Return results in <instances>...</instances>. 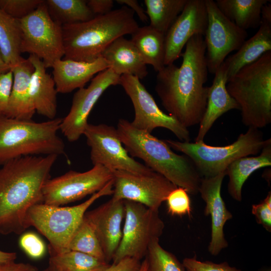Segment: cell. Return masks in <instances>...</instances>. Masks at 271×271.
Listing matches in <instances>:
<instances>
[{
    "label": "cell",
    "mask_w": 271,
    "mask_h": 271,
    "mask_svg": "<svg viewBox=\"0 0 271 271\" xmlns=\"http://www.w3.org/2000/svg\"><path fill=\"white\" fill-rule=\"evenodd\" d=\"M261 20L271 22V4L269 2L262 8Z\"/></svg>",
    "instance_id": "cell-46"
},
{
    "label": "cell",
    "mask_w": 271,
    "mask_h": 271,
    "mask_svg": "<svg viewBox=\"0 0 271 271\" xmlns=\"http://www.w3.org/2000/svg\"><path fill=\"white\" fill-rule=\"evenodd\" d=\"M113 179L83 203L68 207L38 204L28 210V227H34L48 240L49 254L69 250V245L88 208L99 198L112 195Z\"/></svg>",
    "instance_id": "cell-7"
},
{
    "label": "cell",
    "mask_w": 271,
    "mask_h": 271,
    "mask_svg": "<svg viewBox=\"0 0 271 271\" xmlns=\"http://www.w3.org/2000/svg\"><path fill=\"white\" fill-rule=\"evenodd\" d=\"M19 245L26 254L33 259H40L46 253V247L44 242L33 232L23 233L20 238Z\"/></svg>",
    "instance_id": "cell-37"
},
{
    "label": "cell",
    "mask_w": 271,
    "mask_h": 271,
    "mask_svg": "<svg viewBox=\"0 0 271 271\" xmlns=\"http://www.w3.org/2000/svg\"><path fill=\"white\" fill-rule=\"evenodd\" d=\"M0 271H39L38 268L29 263L12 261L0 263Z\"/></svg>",
    "instance_id": "cell-43"
},
{
    "label": "cell",
    "mask_w": 271,
    "mask_h": 271,
    "mask_svg": "<svg viewBox=\"0 0 271 271\" xmlns=\"http://www.w3.org/2000/svg\"><path fill=\"white\" fill-rule=\"evenodd\" d=\"M83 135L90 148V160L93 165H101L112 172L123 171L147 174L153 171L129 155L116 128L106 124L88 123Z\"/></svg>",
    "instance_id": "cell-13"
},
{
    "label": "cell",
    "mask_w": 271,
    "mask_h": 271,
    "mask_svg": "<svg viewBox=\"0 0 271 271\" xmlns=\"http://www.w3.org/2000/svg\"><path fill=\"white\" fill-rule=\"evenodd\" d=\"M124 215V200L112 197L85 214L84 217L93 229L108 263L112 260L120 243Z\"/></svg>",
    "instance_id": "cell-18"
},
{
    "label": "cell",
    "mask_w": 271,
    "mask_h": 271,
    "mask_svg": "<svg viewBox=\"0 0 271 271\" xmlns=\"http://www.w3.org/2000/svg\"><path fill=\"white\" fill-rule=\"evenodd\" d=\"M119 84L132 102L134 116L130 122L133 127L149 133L156 128H165L173 132L179 141L190 142L188 129L160 109L138 77L131 75H121Z\"/></svg>",
    "instance_id": "cell-12"
},
{
    "label": "cell",
    "mask_w": 271,
    "mask_h": 271,
    "mask_svg": "<svg viewBox=\"0 0 271 271\" xmlns=\"http://www.w3.org/2000/svg\"><path fill=\"white\" fill-rule=\"evenodd\" d=\"M165 201L168 212L171 215L191 216V201L188 193L185 189L177 187L169 194Z\"/></svg>",
    "instance_id": "cell-35"
},
{
    "label": "cell",
    "mask_w": 271,
    "mask_h": 271,
    "mask_svg": "<svg viewBox=\"0 0 271 271\" xmlns=\"http://www.w3.org/2000/svg\"><path fill=\"white\" fill-rule=\"evenodd\" d=\"M188 0H144L150 25L166 35Z\"/></svg>",
    "instance_id": "cell-30"
},
{
    "label": "cell",
    "mask_w": 271,
    "mask_h": 271,
    "mask_svg": "<svg viewBox=\"0 0 271 271\" xmlns=\"http://www.w3.org/2000/svg\"><path fill=\"white\" fill-rule=\"evenodd\" d=\"M182 264L186 271H241L230 266L227 262L216 263L210 261H201L196 256L185 258Z\"/></svg>",
    "instance_id": "cell-38"
},
{
    "label": "cell",
    "mask_w": 271,
    "mask_h": 271,
    "mask_svg": "<svg viewBox=\"0 0 271 271\" xmlns=\"http://www.w3.org/2000/svg\"><path fill=\"white\" fill-rule=\"evenodd\" d=\"M11 68L5 63L0 51V74L7 72Z\"/></svg>",
    "instance_id": "cell-47"
},
{
    "label": "cell",
    "mask_w": 271,
    "mask_h": 271,
    "mask_svg": "<svg viewBox=\"0 0 271 271\" xmlns=\"http://www.w3.org/2000/svg\"><path fill=\"white\" fill-rule=\"evenodd\" d=\"M125 221L122 237L112 261L117 263L125 258L141 261L150 245L159 240L165 227L159 210L133 201L124 200Z\"/></svg>",
    "instance_id": "cell-9"
},
{
    "label": "cell",
    "mask_w": 271,
    "mask_h": 271,
    "mask_svg": "<svg viewBox=\"0 0 271 271\" xmlns=\"http://www.w3.org/2000/svg\"><path fill=\"white\" fill-rule=\"evenodd\" d=\"M51 18L62 26L90 20L95 16L85 0H46Z\"/></svg>",
    "instance_id": "cell-31"
},
{
    "label": "cell",
    "mask_w": 271,
    "mask_h": 271,
    "mask_svg": "<svg viewBox=\"0 0 271 271\" xmlns=\"http://www.w3.org/2000/svg\"><path fill=\"white\" fill-rule=\"evenodd\" d=\"M269 0H216L221 13L239 28L246 30L259 28L262 8Z\"/></svg>",
    "instance_id": "cell-28"
},
{
    "label": "cell",
    "mask_w": 271,
    "mask_h": 271,
    "mask_svg": "<svg viewBox=\"0 0 271 271\" xmlns=\"http://www.w3.org/2000/svg\"><path fill=\"white\" fill-rule=\"evenodd\" d=\"M21 41L19 20L0 9V51L4 61L11 69L23 58L21 55Z\"/></svg>",
    "instance_id": "cell-29"
},
{
    "label": "cell",
    "mask_w": 271,
    "mask_h": 271,
    "mask_svg": "<svg viewBox=\"0 0 271 271\" xmlns=\"http://www.w3.org/2000/svg\"><path fill=\"white\" fill-rule=\"evenodd\" d=\"M116 129L131 157L141 159L147 167L185 189L188 194L199 193L202 177L189 157L176 154L165 140L136 128L126 119H119Z\"/></svg>",
    "instance_id": "cell-3"
},
{
    "label": "cell",
    "mask_w": 271,
    "mask_h": 271,
    "mask_svg": "<svg viewBox=\"0 0 271 271\" xmlns=\"http://www.w3.org/2000/svg\"><path fill=\"white\" fill-rule=\"evenodd\" d=\"M58 156H25L1 165L0 234H21L28 228L27 212L43 203V188Z\"/></svg>",
    "instance_id": "cell-2"
},
{
    "label": "cell",
    "mask_w": 271,
    "mask_h": 271,
    "mask_svg": "<svg viewBox=\"0 0 271 271\" xmlns=\"http://www.w3.org/2000/svg\"><path fill=\"white\" fill-rule=\"evenodd\" d=\"M17 257L16 252H7L0 249V263L15 261Z\"/></svg>",
    "instance_id": "cell-45"
},
{
    "label": "cell",
    "mask_w": 271,
    "mask_h": 271,
    "mask_svg": "<svg viewBox=\"0 0 271 271\" xmlns=\"http://www.w3.org/2000/svg\"><path fill=\"white\" fill-rule=\"evenodd\" d=\"M52 74L58 93H68L84 87L96 74L109 68L102 57L92 62L62 58L53 64Z\"/></svg>",
    "instance_id": "cell-20"
},
{
    "label": "cell",
    "mask_w": 271,
    "mask_h": 271,
    "mask_svg": "<svg viewBox=\"0 0 271 271\" xmlns=\"http://www.w3.org/2000/svg\"><path fill=\"white\" fill-rule=\"evenodd\" d=\"M207 23L205 0H188L165 35V65L174 63L181 56L183 48L193 36H204Z\"/></svg>",
    "instance_id": "cell-17"
},
{
    "label": "cell",
    "mask_w": 271,
    "mask_h": 271,
    "mask_svg": "<svg viewBox=\"0 0 271 271\" xmlns=\"http://www.w3.org/2000/svg\"><path fill=\"white\" fill-rule=\"evenodd\" d=\"M252 214L255 216L256 222L261 225L267 231H271V192L259 203L253 204Z\"/></svg>",
    "instance_id": "cell-39"
},
{
    "label": "cell",
    "mask_w": 271,
    "mask_h": 271,
    "mask_svg": "<svg viewBox=\"0 0 271 271\" xmlns=\"http://www.w3.org/2000/svg\"><path fill=\"white\" fill-rule=\"evenodd\" d=\"M212 85L209 87L207 104L195 142L204 139L215 121L223 114L232 109H239L236 101L226 89L228 81L227 67L223 62L214 74Z\"/></svg>",
    "instance_id": "cell-21"
},
{
    "label": "cell",
    "mask_w": 271,
    "mask_h": 271,
    "mask_svg": "<svg viewBox=\"0 0 271 271\" xmlns=\"http://www.w3.org/2000/svg\"><path fill=\"white\" fill-rule=\"evenodd\" d=\"M205 1L208 18L204 36L205 56L208 72L214 74L228 54L239 50L246 40L247 33L227 18L215 1Z\"/></svg>",
    "instance_id": "cell-14"
},
{
    "label": "cell",
    "mask_w": 271,
    "mask_h": 271,
    "mask_svg": "<svg viewBox=\"0 0 271 271\" xmlns=\"http://www.w3.org/2000/svg\"><path fill=\"white\" fill-rule=\"evenodd\" d=\"M271 51V22L261 20L257 32L246 40L233 55L224 61L228 80L244 66L252 63L266 52Z\"/></svg>",
    "instance_id": "cell-25"
},
{
    "label": "cell",
    "mask_w": 271,
    "mask_h": 271,
    "mask_svg": "<svg viewBox=\"0 0 271 271\" xmlns=\"http://www.w3.org/2000/svg\"><path fill=\"white\" fill-rule=\"evenodd\" d=\"M120 76L109 68L93 77L87 88L78 89L75 93L70 111L60 126L68 141H76L83 134L94 105L108 88L119 84Z\"/></svg>",
    "instance_id": "cell-16"
},
{
    "label": "cell",
    "mask_w": 271,
    "mask_h": 271,
    "mask_svg": "<svg viewBox=\"0 0 271 271\" xmlns=\"http://www.w3.org/2000/svg\"><path fill=\"white\" fill-rule=\"evenodd\" d=\"M113 174L112 198L138 202L153 210H159L169 194L177 187L154 171L139 174L115 171Z\"/></svg>",
    "instance_id": "cell-15"
},
{
    "label": "cell",
    "mask_w": 271,
    "mask_h": 271,
    "mask_svg": "<svg viewBox=\"0 0 271 271\" xmlns=\"http://www.w3.org/2000/svg\"><path fill=\"white\" fill-rule=\"evenodd\" d=\"M117 75H131L140 80L148 74L147 65L137 49L129 40L120 37L114 40L101 55Z\"/></svg>",
    "instance_id": "cell-24"
},
{
    "label": "cell",
    "mask_w": 271,
    "mask_h": 271,
    "mask_svg": "<svg viewBox=\"0 0 271 271\" xmlns=\"http://www.w3.org/2000/svg\"><path fill=\"white\" fill-rule=\"evenodd\" d=\"M86 2L95 16L103 15L111 11L114 3L112 0H88Z\"/></svg>",
    "instance_id": "cell-42"
},
{
    "label": "cell",
    "mask_w": 271,
    "mask_h": 271,
    "mask_svg": "<svg viewBox=\"0 0 271 271\" xmlns=\"http://www.w3.org/2000/svg\"><path fill=\"white\" fill-rule=\"evenodd\" d=\"M141 261L132 258H125L117 263H112L103 271H139ZM42 271H62L49 262L48 265Z\"/></svg>",
    "instance_id": "cell-41"
},
{
    "label": "cell",
    "mask_w": 271,
    "mask_h": 271,
    "mask_svg": "<svg viewBox=\"0 0 271 271\" xmlns=\"http://www.w3.org/2000/svg\"><path fill=\"white\" fill-rule=\"evenodd\" d=\"M165 141L171 149L189 157L202 178L226 172L228 166L239 158L258 154L267 140L263 139L259 129L248 127L235 142L225 146H211L204 141L190 143L170 139Z\"/></svg>",
    "instance_id": "cell-8"
},
{
    "label": "cell",
    "mask_w": 271,
    "mask_h": 271,
    "mask_svg": "<svg viewBox=\"0 0 271 271\" xmlns=\"http://www.w3.org/2000/svg\"><path fill=\"white\" fill-rule=\"evenodd\" d=\"M145 258L147 271H186L182 263L175 255L162 247L159 240L150 245Z\"/></svg>",
    "instance_id": "cell-34"
},
{
    "label": "cell",
    "mask_w": 271,
    "mask_h": 271,
    "mask_svg": "<svg viewBox=\"0 0 271 271\" xmlns=\"http://www.w3.org/2000/svg\"><path fill=\"white\" fill-rule=\"evenodd\" d=\"M13 83L6 116L32 120L36 112L30 93V82L34 67L28 59L22 58L11 68Z\"/></svg>",
    "instance_id": "cell-22"
},
{
    "label": "cell",
    "mask_w": 271,
    "mask_h": 271,
    "mask_svg": "<svg viewBox=\"0 0 271 271\" xmlns=\"http://www.w3.org/2000/svg\"><path fill=\"white\" fill-rule=\"evenodd\" d=\"M131 36L145 64L157 72L161 71L165 66V35L149 25L139 27Z\"/></svg>",
    "instance_id": "cell-27"
},
{
    "label": "cell",
    "mask_w": 271,
    "mask_h": 271,
    "mask_svg": "<svg viewBox=\"0 0 271 271\" xmlns=\"http://www.w3.org/2000/svg\"><path fill=\"white\" fill-rule=\"evenodd\" d=\"M13 83L11 69L0 74V115L6 116Z\"/></svg>",
    "instance_id": "cell-40"
},
{
    "label": "cell",
    "mask_w": 271,
    "mask_h": 271,
    "mask_svg": "<svg viewBox=\"0 0 271 271\" xmlns=\"http://www.w3.org/2000/svg\"><path fill=\"white\" fill-rule=\"evenodd\" d=\"M62 119L37 122L0 115V165L25 156L63 154L58 135Z\"/></svg>",
    "instance_id": "cell-6"
},
{
    "label": "cell",
    "mask_w": 271,
    "mask_h": 271,
    "mask_svg": "<svg viewBox=\"0 0 271 271\" xmlns=\"http://www.w3.org/2000/svg\"><path fill=\"white\" fill-rule=\"evenodd\" d=\"M226 89L248 127L261 128L271 122V51L241 68L227 81Z\"/></svg>",
    "instance_id": "cell-5"
},
{
    "label": "cell",
    "mask_w": 271,
    "mask_h": 271,
    "mask_svg": "<svg viewBox=\"0 0 271 271\" xmlns=\"http://www.w3.org/2000/svg\"><path fill=\"white\" fill-rule=\"evenodd\" d=\"M44 0H0V9L17 19L21 20L34 11Z\"/></svg>",
    "instance_id": "cell-36"
},
{
    "label": "cell",
    "mask_w": 271,
    "mask_h": 271,
    "mask_svg": "<svg viewBox=\"0 0 271 271\" xmlns=\"http://www.w3.org/2000/svg\"><path fill=\"white\" fill-rule=\"evenodd\" d=\"M28 58L34 68L30 93L36 112L53 119L57 113L58 93L53 77L47 72L44 62L38 57L30 55Z\"/></svg>",
    "instance_id": "cell-23"
},
{
    "label": "cell",
    "mask_w": 271,
    "mask_h": 271,
    "mask_svg": "<svg viewBox=\"0 0 271 271\" xmlns=\"http://www.w3.org/2000/svg\"><path fill=\"white\" fill-rule=\"evenodd\" d=\"M113 178V172L101 165L84 172L70 170L46 182L43 203L60 206L75 202L98 192Z\"/></svg>",
    "instance_id": "cell-11"
},
{
    "label": "cell",
    "mask_w": 271,
    "mask_h": 271,
    "mask_svg": "<svg viewBox=\"0 0 271 271\" xmlns=\"http://www.w3.org/2000/svg\"><path fill=\"white\" fill-rule=\"evenodd\" d=\"M255 157H243L232 162L227 167L226 172L228 175V192L235 200H242V186L248 178L256 170L271 166V139L266 143Z\"/></svg>",
    "instance_id": "cell-26"
},
{
    "label": "cell",
    "mask_w": 271,
    "mask_h": 271,
    "mask_svg": "<svg viewBox=\"0 0 271 271\" xmlns=\"http://www.w3.org/2000/svg\"><path fill=\"white\" fill-rule=\"evenodd\" d=\"M147 261L145 257L144 259L141 262V266L139 271H147Z\"/></svg>",
    "instance_id": "cell-48"
},
{
    "label": "cell",
    "mask_w": 271,
    "mask_h": 271,
    "mask_svg": "<svg viewBox=\"0 0 271 271\" xmlns=\"http://www.w3.org/2000/svg\"><path fill=\"white\" fill-rule=\"evenodd\" d=\"M115 2L121 5L127 6L136 12L139 19L143 22L148 21V17L146 11L139 5L137 0H116Z\"/></svg>",
    "instance_id": "cell-44"
},
{
    "label": "cell",
    "mask_w": 271,
    "mask_h": 271,
    "mask_svg": "<svg viewBox=\"0 0 271 271\" xmlns=\"http://www.w3.org/2000/svg\"><path fill=\"white\" fill-rule=\"evenodd\" d=\"M49 255V262L62 271H103L110 265L92 255L71 250Z\"/></svg>",
    "instance_id": "cell-32"
},
{
    "label": "cell",
    "mask_w": 271,
    "mask_h": 271,
    "mask_svg": "<svg viewBox=\"0 0 271 271\" xmlns=\"http://www.w3.org/2000/svg\"><path fill=\"white\" fill-rule=\"evenodd\" d=\"M69 250L83 252L105 261L98 239L84 216L71 240Z\"/></svg>",
    "instance_id": "cell-33"
},
{
    "label": "cell",
    "mask_w": 271,
    "mask_h": 271,
    "mask_svg": "<svg viewBox=\"0 0 271 271\" xmlns=\"http://www.w3.org/2000/svg\"><path fill=\"white\" fill-rule=\"evenodd\" d=\"M204 36H193L182 53L180 67L174 63L157 72L155 91L169 114L188 128L201 122L209 87Z\"/></svg>",
    "instance_id": "cell-1"
},
{
    "label": "cell",
    "mask_w": 271,
    "mask_h": 271,
    "mask_svg": "<svg viewBox=\"0 0 271 271\" xmlns=\"http://www.w3.org/2000/svg\"><path fill=\"white\" fill-rule=\"evenodd\" d=\"M226 175V172H224L212 177L202 178L199 189L206 203L204 214L211 217V234L208 250L214 256L228 246L223 228L226 222L233 217L221 194L223 180Z\"/></svg>",
    "instance_id": "cell-19"
},
{
    "label": "cell",
    "mask_w": 271,
    "mask_h": 271,
    "mask_svg": "<svg viewBox=\"0 0 271 271\" xmlns=\"http://www.w3.org/2000/svg\"><path fill=\"white\" fill-rule=\"evenodd\" d=\"M133 11L125 6L81 23L62 26L64 59L92 62L107 47L139 28Z\"/></svg>",
    "instance_id": "cell-4"
},
{
    "label": "cell",
    "mask_w": 271,
    "mask_h": 271,
    "mask_svg": "<svg viewBox=\"0 0 271 271\" xmlns=\"http://www.w3.org/2000/svg\"><path fill=\"white\" fill-rule=\"evenodd\" d=\"M22 30L21 52L40 58L46 68L64 56L62 26L49 15L42 3L32 13L19 20Z\"/></svg>",
    "instance_id": "cell-10"
}]
</instances>
